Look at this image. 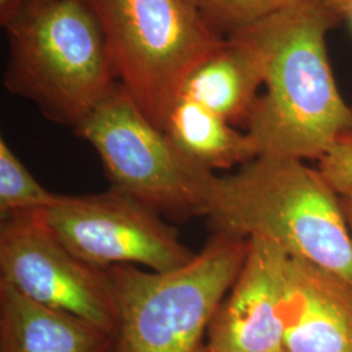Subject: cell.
I'll return each instance as SVG.
<instances>
[{"instance_id":"e0dca14e","label":"cell","mask_w":352,"mask_h":352,"mask_svg":"<svg viewBox=\"0 0 352 352\" xmlns=\"http://www.w3.org/2000/svg\"><path fill=\"white\" fill-rule=\"evenodd\" d=\"M28 0H0V23L4 26L24 10Z\"/></svg>"},{"instance_id":"7402d4cb","label":"cell","mask_w":352,"mask_h":352,"mask_svg":"<svg viewBox=\"0 0 352 352\" xmlns=\"http://www.w3.org/2000/svg\"><path fill=\"white\" fill-rule=\"evenodd\" d=\"M197 352H221V351H218V350H215V349H213V347H212V346H209V344H208V343H204V344H202L201 347H200V349H199V350H197ZM280 352H285V350H283V351H280Z\"/></svg>"},{"instance_id":"52a82bcc","label":"cell","mask_w":352,"mask_h":352,"mask_svg":"<svg viewBox=\"0 0 352 352\" xmlns=\"http://www.w3.org/2000/svg\"><path fill=\"white\" fill-rule=\"evenodd\" d=\"M37 212L69 251L102 269L139 264L164 273L188 264L196 254L161 214L113 186L96 195H60Z\"/></svg>"},{"instance_id":"ac0fdd59","label":"cell","mask_w":352,"mask_h":352,"mask_svg":"<svg viewBox=\"0 0 352 352\" xmlns=\"http://www.w3.org/2000/svg\"><path fill=\"white\" fill-rule=\"evenodd\" d=\"M340 200L342 212L344 215V219L352 238V188L344 189L340 192Z\"/></svg>"},{"instance_id":"ffe728a7","label":"cell","mask_w":352,"mask_h":352,"mask_svg":"<svg viewBox=\"0 0 352 352\" xmlns=\"http://www.w3.org/2000/svg\"><path fill=\"white\" fill-rule=\"evenodd\" d=\"M320 1H321L322 4H325V6L329 7V8H331L333 11H336V12L340 14V12H338V8H340V4L342 0H320Z\"/></svg>"},{"instance_id":"8992f818","label":"cell","mask_w":352,"mask_h":352,"mask_svg":"<svg viewBox=\"0 0 352 352\" xmlns=\"http://www.w3.org/2000/svg\"><path fill=\"white\" fill-rule=\"evenodd\" d=\"M75 132L98 153L113 187L175 221L208 217L217 176L179 151L120 84Z\"/></svg>"},{"instance_id":"9a60e30c","label":"cell","mask_w":352,"mask_h":352,"mask_svg":"<svg viewBox=\"0 0 352 352\" xmlns=\"http://www.w3.org/2000/svg\"><path fill=\"white\" fill-rule=\"evenodd\" d=\"M304 0H205L200 10L217 33L232 34L291 8Z\"/></svg>"},{"instance_id":"277c9868","label":"cell","mask_w":352,"mask_h":352,"mask_svg":"<svg viewBox=\"0 0 352 352\" xmlns=\"http://www.w3.org/2000/svg\"><path fill=\"white\" fill-rule=\"evenodd\" d=\"M248 248L250 239L214 231L201 251L175 270L109 267L119 315L109 352H197Z\"/></svg>"},{"instance_id":"ba28073f","label":"cell","mask_w":352,"mask_h":352,"mask_svg":"<svg viewBox=\"0 0 352 352\" xmlns=\"http://www.w3.org/2000/svg\"><path fill=\"white\" fill-rule=\"evenodd\" d=\"M0 283L33 302L81 317L115 334L118 302L107 269L69 251L36 212L0 226Z\"/></svg>"},{"instance_id":"5bb4252c","label":"cell","mask_w":352,"mask_h":352,"mask_svg":"<svg viewBox=\"0 0 352 352\" xmlns=\"http://www.w3.org/2000/svg\"><path fill=\"white\" fill-rule=\"evenodd\" d=\"M52 193L38 183L4 138L0 139V219L14 214L42 210L58 201Z\"/></svg>"},{"instance_id":"6da1fadb","label":"cell","mask_w":352,"mask_h":352,"mask_svg":"<svg viewBox=\"0 0 352 352\" xmlns=\"http://www.w3.org/2000/svg\"><path fill=\"white\" fill-rule=\"evenodd\" d=\"M338 16L320 0H304L230 34L251 47L263 72L265 93L247 120L257 157L320 161L352 136V106L327 56V32Z\"/></svg>"},{"instance_id":"7a4b0ae2","label":"cell","mask_w":352,"mask_h":352,"mask_svg":"<svg viewBox=\"0 0 352 352\" xmlns=\"http://www.w3.org/2000/svg\"><path fill=\"white\" fill-rule=\"evenodd\" d=\"M208 218L218 232L273 241L352 283V238L340 193L304 161L256 157L235 174L217 176Z\"/></svg>"},{"instance_id":"3957f363","label":"cell","mask_w":352,"mask_h":352,"mask_svg":"<svg viewBox=\"0 0 352 352\" xmlns=\"http://www.w3.org/2000/svg\"><path fill=\"white\" fill-rule=\"evenodd\" d=\"M4 28L10 41L4 87L54 123L76 129L119 84L84 0L25 7Z\"/></svg>"},{"instance_id":"5b68a950","label":"cell","mask_w":352,"mask_h":352,"mask_svg":"<svg viewBox=\"0 0 352 352\" xmlns=\"http://www.w3.org/2000/svg\"><path fill=\"white\" fill-rule=\"evenodd\" d=\"M120 87L164 131L190 75L226 39L186 0H84Z\"/></svg>"},{"instance_id":"8fae6325","label":"cell","mask_w":352,"mask_h":352,"mask_svg":"<svg viewBox=\"0 0 352 352\" xmlns=\"http://www.w3.org/2000/svg\"><path fill=\"white\" fill-rule=\"evenodd\" d=\"M113 336L0 283V352H109Z\"/></svg>"},{"instance_id":"7c38bea8","label":"cell","mask_w":352,"mask_h":352,"mask_svg":"<svg viewBox=\"0 0 352 352\" xmlns=\"http://www.w3.org/2000/svg\"><path fill=\"white\" fill-rule=\"evenodd\" d=\"M263 85L254 52L240 38L228 36L223 46L190 75L182 98L200 103L230 124H247Z\"/></svg>"},{"instance_id":"2e32d148","label":"cell","mask_w":352,"mask_h":352,"mask_svg":"<svg viewBox=\"0 0 352 352\" xmlns=\"http://www.w3.org/2000/svg\"><path fill=\"white\" fill-rule=\"evenodd\" d=\"M318 170L338 193L352 188V136L337 141L318 161Z\"/></svg>"},{"instance_id":"4fadbf2b","label":"cell","mask_w":352,"mask_h":352,"mask_svg":"<svg viewBox=\"0 0 352 352\" xmlns=\"http://www.w3.org/2000/svg\"><path fill=\"white\" fill-rule=\"evenodd\" d=\"M164 132L189 160L213 170L243 166L257 157L248 133L188 98H180L167 118Z\"/></svg>"},{"instance_id":"603a6c76","label":"cell","mask_w":352,"mask_h":352,"mask_svg":"<svg viewBox=\"0 0 352 352\" xmlns=\"http://www.w3.org/2000/svg\"><path fill=\"white\" fill-rule=\"evenodd\" d=\"M186 1L189 3L190 6L196 7L197 10H201V7L204 6V3H205V0H186Z\"/></svg>"},{"instance_id":"d6986e66","label":"cell","mask_w":352,"mask_h":352,"mask_svg":"<svg viewBox=\"0 0 352 352\" xmlns=\"http://www.w3.org/2000/svg\"><path fill=\"white\" fill-rule=\"evenodd\" d=\"M338 12L343 13L349 17L350 20V24L352 26V0H342L340 4V8H338Z\"/></svg>"},{"instance_id":"44dd1931","label":"cell","mask_w":352,"mask_h":352,"mask_svg":"<svg viewBox=\"0 0 352 352\" xmlns=\"http://www.w3.org/2000/svg\"><path fill=\"white\" fill-rule=\"evenodd\" d=\"M49 1H51V0H28L25 7H38V6L46 4V3H49ZM25 7H24V8H25Z\"/></svg>"},{"instance_id":"30bf717a","label":"cell","mask_w":352,"mask_h":352,"mask_svg":"<svg viewBox=\"0 0 352 352\" xmlns=\"http://www.w3.org/2000/svg\"><path fill=\"white\" fill-rule=\"evenodd\" d=\"M285 352H352V283L312 261L289 257Z\"/></svg>"},{"instance_id":"9c48e42d","label":"cell","mask_w":352,"mask_h":352,"mask_svg":"<svg viewBox=\"0 0 352 352\" xmlns=\"http://www.w3.org/2000/svg\"><path fill=\"white\" fill-rule=\"evenodd\" d=\"M289 254L273 241L251 238L240 274L208 329L221 352L283 351V307Z\"/></svg>"}]
</instances>
